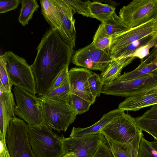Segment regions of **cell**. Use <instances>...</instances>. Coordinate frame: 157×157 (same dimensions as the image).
I'll list each match as a JSON object with an SVG mask.
<instances>
[{
	"label": "cell",
	"mask_w": 157,
	"mask_h": 157,
	"mask_svg": "<svg viewBox=\"0 0 157 157\" xmlns=\"http://www.w3.org/2000/svg\"><path fill=\"white\" fill-rule=\"evenodd\" d=\"M41 12L51 29L59 33L61 27L60 14L54 0H40Z\"/></svg>",
	"instance_id": "21"
},
{
	"label": "cell",
	"mask_w": 157,
	"mask_h": 157,
	"mask_svg": "<svg viewBox=\"0 0 157 157\" xmlns=\"http://www.w3.org/2000/svg\"><path fill=\"white\" fill-rule=\"evenodd\" d=\"M88 83L92 95L95 98L100 96L104 85L100 76L93 72L88 78Z\"/></svg>",
	"instance_id": "31"
},
{
	"label": "cell",
	"mask_w": 157,
	"mask_h": 157,
	"mask_svg": "<svg viewBox=\"0 0 157 157\" xmlns=\"http://www.w3.org/2000/svg\"><path fill=\"white\" fill-rule=\"evenodd\" d=\"M135 119L138 128L150 134L157 141V119L142 115Z\"/></svg>",
	"instance_id": "27"
},
{
	"label": "cell",
	"mask_w": 157,
	"mask_h": 157,
	"mask_svg": "<svg viewBox=\"0 0 157 157\" xmlns=\"http://www.w3.org/2000/svg\"><path fill=\"white\" fill-rule=\"evenodd\" d=\"M59 137L64 154L73 153L77 157H92L106 141L100 132L79 137L66 138L63 135Z\"/></svg>",
	"instance_id": "9"
},
{
	"label": "cell",
	"mask_w": 157,
	"mask_h": 157,
	"mask_svg": "<svg viewBox=\"0 0 157 157\" xmlns=\"http://www.w3.org/2000/svg\"><path fill=\"white\" fill-rule=\"evenodd\" d=\"M143 136L142 131L140 129L132 141L123 144L105 136L114 157H137L140 142Z\"/></svg>",
	"instance_id": "17"
},
{
	"label": "cell",
	"mask_w": 157,
	"mask_h": 157,
	"mask_svg": "<svg viewBox=\"0 0 157 157\" xmlns=\"http://www.w3.org/2000/svg\"><path fill=\"white\" fill-rule=\"evenodd\" d=\"M149 142L152 148L157 151V141L155 140L152 142L149 141Z\"/></svg>",
	"instance_id": "40"
},
{
	"label": "cell",
	"mask_w": 157,
	"mask_h": 157,
	"mask_svg": "<svg viewBox=\"0 0 157 157\" xmlns=\"http://www.w3.org/2000/svg\"><path fill=\"white\" fill-rule=\"evenodd\" d=\"M155 46H156L157 47V44L156 45H155Z\"/></svg>",
	"instance_id": "44"
},
{
	"label": "cell",
	"mask_w": 157,
	"mask_h": 157,
	"mask_svg": "<svg viewBox=\"0 0 157 157\" xmlns=\"http://www.w3.org/2000/svg\"><path fill=\"white\" fill-rule=\"evenodd\" d=\"M149 118L157 119V104L151 106L142 115Z\"/></svg>",
	"instance_id": "38"
},
{
	"label": "cell",
	"mask_w": 157,
	"mask_h": 157,
	"mask_svg": "<svg viewBox=\"0 0 157 157\" xmlns=\"http://www.w3.org/2000/svg\"><path fill=\"white\" fill-rule=\"evenodd\" d=\"M59 10L61 27L59 35L72 48L75 47L76 31L73 15L75 10L64 0H54Z\"/></svg>",
	"instance_id": "14"
},
{
	"label": "cell",
	"mask_w": 157,
	"mask_h": 157,
	"mask_svg": "<svg viewBox=\"0 0 157 157\" xmlns=\"http://www.w3.org/2000/svg\"><path fill=\"white\" fill-rule=\"evenodd\" d=\"M157 0H134L120 10L119 17L130 28L156 19Z\"/></svg>",
	"instance_id": "8"
},
{
	"label": "cell",
	"mask_w": 157,
	"mask_h": 157,
	"mask_svg": "<svg viewBox=\"0 0 157 157\" xmlns=\"http://www.w3.org/2000/svg\"><path fill=\"white\" fill-rule=\"evenodd\" d=\"M61 157H77L73 153H70L63 155Z\"/></svg>",
	"instance_id": "41"
},
{
	"label": "cell",
	"mask_w": 157,
	"mask_h": 157,
	"mask_svg": "<svg viewBox=\"0 0 157 157\" xmlns=\"http://www.w3.org/2000/svg\"><path fill=\"white\" fill-rule=\"evenodd\" d=\"M157 86V70L144 76L126 81L115 79L104 84L102 93L116 96L129 97L142 94Z\"/></svg>",
	"instance_id": "6"
},
{
	"label": "cell",
	"mask_w": 157,
	"mask_h": 157,
	"mask_svg": "<svg viewBox=\"0 0 157 157\" xmlns=\"http://www.w3.org/2000/svg\"><path fill=\"white\" fill-rule=\"evenodd\" d=\"M157 104V91L127 97L118 106L121 110L136 111Z\"/></svg>",
	"instance_id": "18"
},
{
	"label": "cell",
	"mask_w": 157,
	"mask_h": 157,
	"mask_svg": "<svg viewBox=\"0 0 157 157\" xmlns=\"http://www.w3.org/2000/svg\"><path fill=\"white\" fill-rule=\"evenodd\" d=\"M157 44V36L149 44L137 50L133 55L132 56L139 58L141 59V61H142L149 54L150 49L153 47H154Z\"/></svg>",
	"instance_id": "34"
},
{
	"label": "cell",
	"mask_w": 157,
	"mask_h": 157,
	"mask_svg": "<svg viewBox=\"0 0 157 157\" xmlns=\"http://www.w3.org/2000/svg\"><path fill=\"white\" fill-rule=\"evenodd\" d=\"M155 59L157 60V53L156 54V57H155Z\"/></svg>",
	"instance_id": "42"
},
{
	"label": "cell",
	"mask_w": 157,
	"mask_h": 157,
	"mask_svg": "<svg viewBox=\"0 0 157 157\" xmlns=\"http://www.w3.org/2000/svg\"><path fill=\"white\" fill-rule=\"evenodd\" d=\"M111 36L106 31L103 23L99 26L93 38V43L97 48L107 51L111 44Z\"/></svg>",
	"instance_id": "26"
},
{
	"label": "cell",
	"mask_w": 157,
	"mask_h": 157,
	"mask_svg": "<svg viewBox=\"0 0 157 157\" xmlns=\"http://www.w3.org/2000/svg\"><path fill=\"white\" fill-rule=\"evenodd\" d=\"M92 157H114L109 148L105 143L100 145L95 154Z\"/></svg>",
	"instance_id": "37"
},
{
	"label": "cell",
	"mask_w": 157,
	"mask_h": 157,
	"mask_svg": "<svg viewBox=\"0 0 157 157\" xmlns=\"http://www.w3.org/2000/svg\"><path fill=\"white\" fill-rule=\"evenodd\" d=\"M28 132L36 157H61L64 155L59 136L44 123L37 126L28 125Z\"/></svg>",
	"instance_id": "3"
},
{
	"label": "cell",
	"mask_w": 157,
	"mask_h": 157,
	"mask_svg": "<svg viewBox=\"0 0 157 157\" xmlns=\"http://www.w3.org/2000/svg\"><path fill=\"white\" fill-rule=\"evenodd\" d=\"M20 3L21 8L18 21L24 27L32 19L33 13L37 10L39 6L36 0H22L20 1Z\"/></svg>",
	"instance_id": "24"
},
{
	"label": "cell",
	"mask_w": 157,
	"mask_h": 157,
	"mask_svg": "<svg viewBox=\"0 0 157 157\" xmlns=\"http://www.w3.org/2000/svg\"><path fill=\"white\" fill-rule=\"evenodd\" d=\"M7 71L13 84L35 95L37 94L31 65L12 51L4 54Z\"/></svg>",
	"instance_id": "5"
},
{
	"label": "cell",
	"mask_w": 157,
	"mask_h": 157,
	"mask_svg": "<svg viewBox=\"0 0 157 157\" xmlns=\"http://www.w3.org/2000/svg\"><path fill=\"white\" fill-rule=\"evenodd\" d=\"M36 50V56L31 66L37 94L42 96L48 93L60 72L69 65L74 50L51 28L45 32Z\"/></svg>",
	"instance_id": "1"
},
{
	"label": "cell",
	"mask_w": 157,
	"mask_h": 157,
	"mask_svg": "<svg viewBox=\"0 0 157 157\" xmlns=\"http://www.w3.org/2000/svg\"><path fill=\"white\" fill-rule=\"evenodd\" d=\"M67 101L78 114L87 111L92 104L90 102L71 93L69 95Z\"/></svg>",
	"instance_id": "29"
},
{
	"label": "cell",
	"mask_w": 157,
	"mask_h": 157,
	"mask_svg": "<svg viewBox=\"0 0 157 157\" xmlns=\"http://www.w3.org/2000/svg\"><path fill=\"white\" fill-rule=\"evenodd\" d=\"M0 92L2 93L11 92L13 84L7 71L3 55L0 56Z\"/></svg>",
	"instance_id": "30"
},
{
	"label": "cell",
	"mask_w": 157,
	"mask_h": 157,
	"mask_svg": "<svg viewBox=\"0 0 157 157\" xmlns=\"http://www.w3.org/2000/svg\"><path fill=\"white\" fill-rule=\"evenodd\" d=\"M136 58L128 56L112 60L100 74L104 84L110 83L117 79L120 75L123 68L130 63Z\"/></svg>",
	"instance_id": "20"
},
{
	"label": "cell",
	"mask_w": 157,
	"mask_h": 157,
	"mask_svg": "<svg viewBox=\"0 0 157 157\" xmlns=\"http://www.w3.org/2000/svg\"><path fill=\"white\" fill-rule=\"evenodd\" d=\"M13 93H2L0 95V138L6 142V137L10 121L15 117L16 105Z\"/></svg>",
	"instance_id": "15"
},
{
	"label": "cell",
	"mask_w": 157,
	"mask_h": 157,
	"mask_svg": "<svg viewBox=\"0 0 157 157\" xmlns=\"http://www.w3.org/2000/svg\"><path fill=\"white\" fill-rule=\"evenodd\" d=\"M157 53V47L155 46L150 53L134 70L124 73L117 79L120 81L131 80L147 75L157 70V60L155 58Z\"/></svg>",
	"instance_id": "16"
},
{
	"label": "cell",
	"mask_w": 157,
	"mask_h": 157,
	"mask_svg": "<svg viewBox=\"0 0 157 157\" xmlns=\"http://www.w3.org/2000/svg\"><path fill=\"white\" fill-rule=\"evenodd\" d=\"M0 141V157H10L7 148L6 142Z\"/></svg>",
	"instance_id": "39"
},
{
	"label": "cell",
	"mask_w": 157,
	"mask_h": 157,
	"mask_svg": "<svg viewBox=\"0 0 157 157\" xmlns=\"http://www.w3.org/2000/svg\"><path fill=\"white\" fill-rule=\"evenodd\" d=\"M6 144L10 157H36L30 143L28 124L15 116L10 121Z\"/></svg>",
	"instance_id": "4"
},
{
	"label": "cell",
	"mask_w": 157,
	"mask_h": 157,
	"mask_svg": "<svg viewBox=\"0 0 157 157\" xmlns=\"http://www.w3.org/2000/svg\"><path fill=\"white\" fill-rule=\"evenodd\" d=\"M156 21H157V14H156Z\"/></svg>",
	"instance_id": "43"
},
{
	"label": "cell",
	"mask_w": 157,
	"mask_h": 157,
	"mask_svg": "<svg viewBox=\"0 0 157 157\" xmlns=\"http://www.w3.org/2000/svg\"><path fill=\"white\" fill-rule=\"evenodd\" d=\"M20 2V0H0V13H5L14 10L18 7Z\"/></svg>",
	"instance_id": "36"
},
{
	"label": "cell",
	"mask_w": 157,
	"mask_h": 157,
	"mask_svg": "<svg viewBox=\"0 0 157 157\" xmlns=\"http://www.w3.org/2000/svg\"><path fill=\"white\" fill-rule=\"evenodd\" d=\"M70 93V86L67 76L60 86L45 95L40 97L44 98L55 101L67 100Z\"/></svg>",
	"instance_id": "28"
},
{
	"label": "cell",
	"mask_w": 157,
	"mask_h": 157,
	"mask_svg": "<svg viewBox=\"0 0 157 157\" xmlns=\"http://www.w3.org/2000/svg\"><path fill=\"white\" fill-rule=\"evenodd\" d=\"M157 36V32L150 34L119 49L110 56L113 60L124 57L133 56L137 50L149 44Z\"/></svg>",
	"instance_id": "22"
},
{
	"label": "cell",
	"mask_w": 157,
	"mask_h": 157,
	"mask_svg": "<svg viewBox=\"0 0 157 157\" xmlns=\"http://www.w3.org/2000/svg\"><path fill=\"white\" fill-rule=\"evenodd\" d=\"M140 130L135 118L124 112L106 125L100 132L114 141L126 144L132 140Z\"/></svg>",
	"instance_id": "10"
},
{
	"label": "cell",
	"mask_w": 157,
	"mask_h": 157,
	"mask_svg": "<svg viewBox=\"0 0 157 157\" xmlns=\"http://www.w3.org/2000/svg\"><path fill=\"white\" fill-rule=\"evenodd\" d=\"M16 105L14 114L30 127L43 123L42 111L35 95L16 86L13 89Z\"/></svg>",
	"instance_id": "7"
},
{
	"label": "cell",
	"mask_w": 157,
	"mask_h": 157,
	"mask_svg": "<svg viewBox=\"0 0 157 157\" xmlns=\"http://www.w3.org/2000/svg\"><path fill=\"white\" fill-rule=\"evenodd\" d=\"M112 60L107 51L96 48L92 42L76 51L71 59L72 63L78 66L101 71Z\"/></svg>",
	"instance_id": "11"
},
{
	"label": "cell",
	"mask_w": 157,
	"mask_h": 157,
	"mask_svg": "<svg viewBox=\"0 0 157 157\" xmlns=\"http://www.w3.org/2000/svg\"><path fill=\"white\" fill-rule=\"evenodd\" d=\"M156 32L157 22L156 19H154L122 33L112 36L111 43L107 52L110 55L119 49Z\"/></svg>",
	"instance_id": "12"
},
{
	"label": "cell",
	"mask_w": 157,
	"mask_h": 157,
	"mask_svg": "<svg viewBox=\"0 0 157 157\" xmlns=\"http://www.w3.org/2000/svg\"><path fill=\"white\" fill-rule=\"evenodd\" d=\"M137 157H157V151L150 145L144 136L141 139Z\"/></svg>",
	"instance_id": "33"
},
{
	"label": "cell",
	"mask_w": 157,
	"mask_h": 157,
	"mask_svg": "<svg viewBox=\"0 0 157 157\" xmlns=\"http://www.w3.org/2000/svg\"><path fill=\"white\" fill-rule=\"evenodd\" d=\"M72 7L76 12L84 16L90 17V5L91 1L81 0H64Z\"/></svg>",
	"instance_id": "32"
},
{
	"label": "cell",
	"mask_w": 157,
	"mask_h": 157,
	"mask_svg": "<svg viewBox=\"0 0 157 157\" xmlns=\"http://www.w3.org/2000/svg\"><path fill=\"white\" fill-rule=\"evenodd\" d=\"M115 8L107 4L94 1L90 5V17L96 18L104 23L115 12Z\"/></svg>",
	"instance_id": "23"
},
{
	"label": "cell",
	"mask_w": 157,
	"mask_h": 157,
	"mask_svg": "<svg viewBox=\"0 0 157 157\" xmlns=\"http://www.w3.org/2000/svg\"><path fill=\"white\" fill-rule=\"evenodd\" d=\"M41 109L43 123L58 132H66L73 123L78 114L67 100L55 101L38 98Z\"/></svg>",
	"instance_id": "2"
},
{
	"label": "cell",
	"mask_w": 157,
	"mask_h": 157,
	"mask_svg": "<svg viewBox=\"0 0 157 157\" xmlns=\"http://www.w3.org/2000/svg\"><path fill=\"white\" fill-rule=\"evenodd\" d=\"M124 111L119 109H114L104 114L99 120L89 127L85 128L73 127L70 137H79L100 132L102 129Z\"/></svg>",
	"instance_id": "19"
},
{
	"label": "cell",
	"mask_w": 157,
	"mask_h": 157,
	"mask_svg": "<svg viewBox=\"0 0 157 157\" xmlns=\"http://www.w3.org/2000/svg\"><path fill=\"white\" fill-rule=\"evenodd\" d=\"M69 65L66 66L59 74L49 88L48 93L59 87L63 83L68 76Z\"/></svg>",
	"instance_id": "35"
},
{
	"label": "cell",
	"mask_w": 157,
	"mask_h": 157,
	"mask_svg": "<svg viewBox=\"0 0 157 157\" xmlns=\"http://www.w3.org/2000/svg\"><path fill=\"white\" fill-rule=\"evenodd\" d=\"M103 24L107 33L111 36L122 33L130 29L115 12Z\"/></svg>",
	"instance_id": "25"
},
{
	"label": "cell",
	"mask_w": 157,
	"mask_h": 157,
	"mask_svg": "<svg viewBox=\"0 0 157 157\" xmlns=\"http://www.w3.org/2000/svg\"><path fill=\"white\" fill-rule=\"evenodd\" d=\"M93 72L85 68L74 67L68 71V78L71 93L90 102L95 101L91 94L88 85V78Z\"/></svg>",
	"instance_id": "13"
}]
</instances>
